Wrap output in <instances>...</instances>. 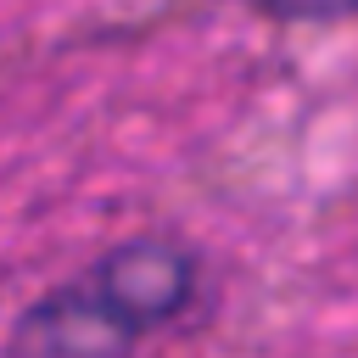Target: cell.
I'll return each mask as SVG.
<instances>
[{
	"label": "cell",
	"instance_id": "1",
	"mask_svg": "<svg viewBox=\"0 0 358 358\" xmlns=\"http://www.w3.org/2000/svg\"><path fill=\"white\" fill-rule=\"evenodd\" d=\"M84 280L145 341L190 313V302L201 291V257L173 235H129V241L106 246L84 268Z\"/></svg>",
	"mask_w": 358,
	"mask_h": 358
},
{
	"label": "cell",
	"instance_id": "2",
	"mask_svg": "<svg viewBox=\"0 0 358 358\" xmlns=\"http://www.w3.org/2000/svg\"><path fill=\"white\" fill-rule=\"evenodd\" d=\"M140 336L78 274L39 291L11 324V358H134Z\"/></svg>",
	"mask_w": 358,
	"mask_h": 358
},
{
	"label": "cell",
	"instance_id": "3",
	"mask_svg": "<svg viewBox=\"0 0 358 358\" xmlns=\"http://www.w3.org/2000/svg\"><path fill=\"white\" fill-rule=\"evenodd\" d=\"M274 22H341L358 11V0H257Z\"/></svg>",
	"mask_w": 358,
	"mask_h": 358
}]
</instances>
